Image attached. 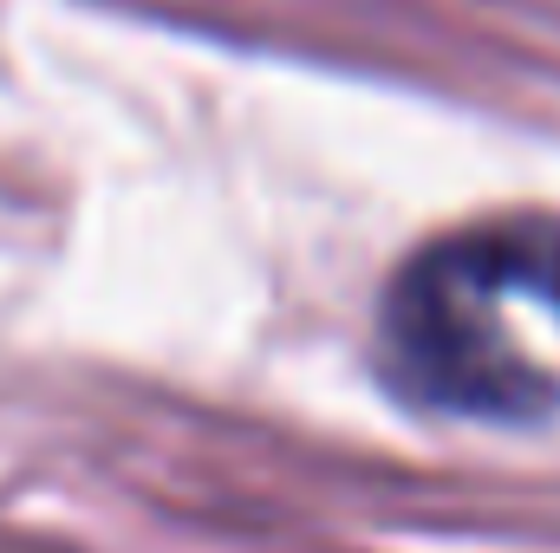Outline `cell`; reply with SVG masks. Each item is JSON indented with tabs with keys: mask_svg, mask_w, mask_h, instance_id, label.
Returning a JSON list of instances; mask_svg holds the SVG:
<instances>
[{
	"mask_svg": "<svg viewBox=\"0 0 560 553\" xmlns=\"http://www.w3.org/2000/svg\"><path fill=\"white\" fill-rule=\"evenodd\" d=\"M560 306V222H502L423 248L385 293V372L443 416L541 423L560 404L548 358L515 332V306Z\"/></svg>",
	"mask_w": 560,
	"mask_h": 553,
	"instance_id": "1",
	"label": "cell"
}]
</instances>
